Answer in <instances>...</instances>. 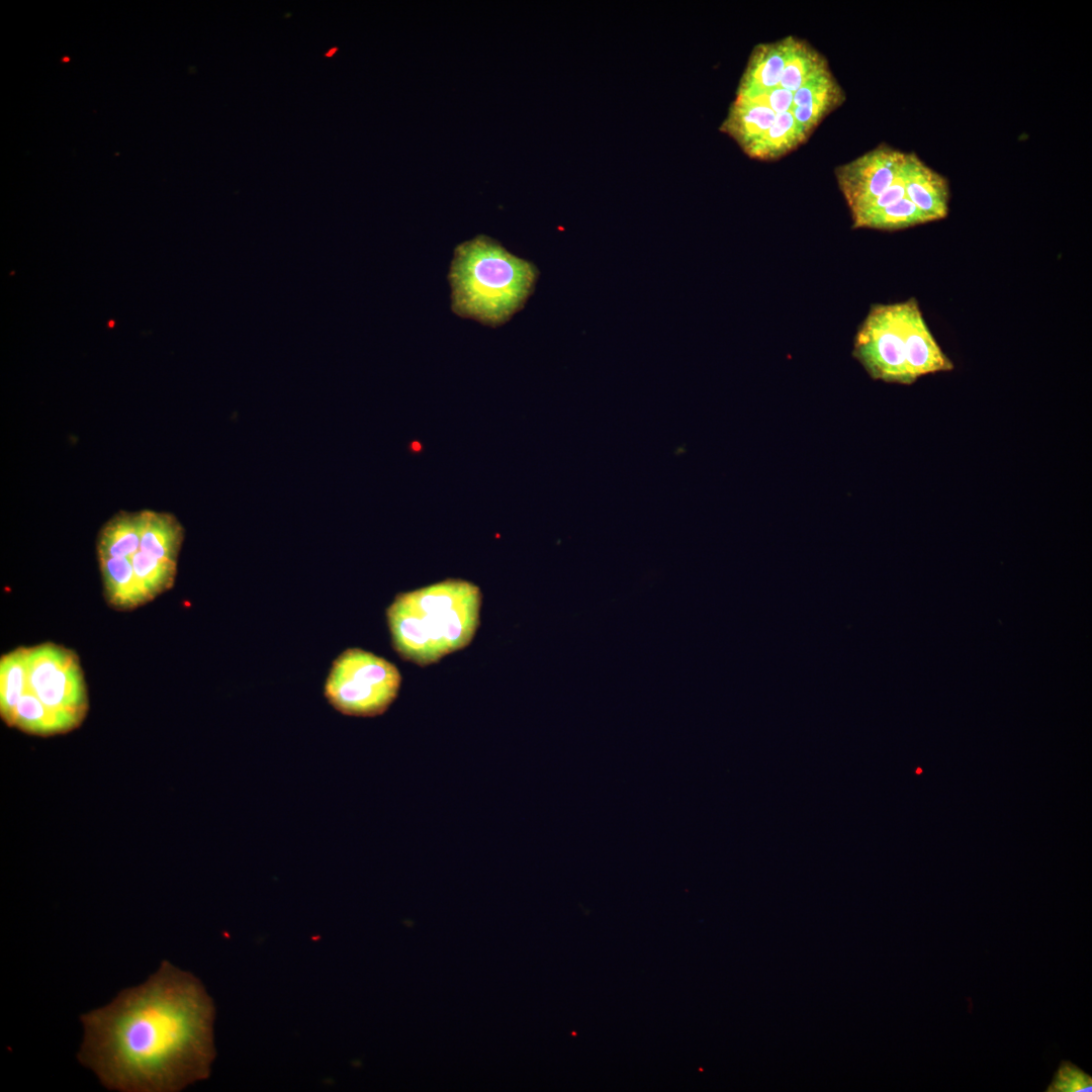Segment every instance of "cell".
Returning a JSON list of instances; mask_svg holds the SVG:
<instances>
[{"instance_id": "6da1fadb", "label": "cell", "mask_w": 1092, "mask_h": 1092, "mask_svg": "<svg viewBox=\"0 0 1092 1092\" xmlns=\"http://www.w3.org/2000/svg\"><path fill=\"white\" fill-rule=\"evenodd\" d=\"M215 1007L202 983L167 961L149 979L81 1016L78 1053L109 1090L177 1092L209 1076Z\"/></svg>"}, {"instance_id": "7a4b0ae2", "label": "cell", "mask_w": 1092, "mask_h": 1092, "mask_svg": "<svg viewBox=\"0 0 1092 1092\" xmlns=\"http://www.w3.org/2000/svg\"><path fill=\"white\" fill-rule=\"evenodd\" d=\"M481 598L477 585L462 579L398 594L386 611L394 650L426 666L466 647L479 626Z\"/></svg>"}, {"instance_id": "3957f363", "label": "cell", "mask_w": 1092, "mask_h": 1092, "mask_svg": "<svg viewBox=\"0 0 1092 1092\" xmlns=\"http://www.w3.org/2000/svg\"><path fill=\"white\" fill-rule=\"evenodd\" d=\"M537 278L535 266L480 235L458 245L449 272L451 308L462 316L496 327L525 303Z\"/></svg>"}, {"instance_id": "277c9868", "label": "cell", "mask_w": 1092, "mask_h": 1092, "mask_svg": "<svg viewBox=\"0 0 1092 1092\" xmlns=\"http://www.w3.org/2000/svg\"><path fill=\"white\" fill-rule=\"evenodd\" d=\"M401 675L395 665L371 652L350 648L333 663L325 696L339 712L373 717L395 700Z\"/></svg>"}, {"instance_id": "5b68a950", "label": "cell", "mask_w": 1092, "mask_h": 1092, "mask_svg": "<svg viewBox=\"0 0 1092 1092\" xmlns=\"http://www.w3.org/2000/svg\"><path fill=\"white\" fill-rule=\"evenodd\" d=\"M26 689L54 710L85 718L87 689L77 654L55 643L26 647Z\"/></svg>"}, {"instance_id": "8992f818", "label": "cell", "mask_w": 1092, "mask_h": 1092, "mask_svg": "<svg viewBox=\"0 0 1092 1092\" xmlns=\"http://www.w3.org/2000/svg\"><path fill=\"white\" fill-rule=\"evenodd\" d=\"M852 356L874 380L911 385L915 382L896 303L873 304L853 341Z\"/></svg>"}, {"instance_id": "52a82bcc", "label": "cell", "mask_w": 1092, "mask_h": 1092, "mask_svg": "<svg viewBox=\"0 0 1092 1092\" xmlns=\"http://www.w3.org/2000/svg\"><path fill=\"white\" fill-rule=\"evenodd\" d=\"M904 155L897 149L881 144L835 168L836 182L851 216L861 211L895 181Z\"/></svg>"}, {"instance_id": "ba28073f", "label": "cell", "mask_w": 1092, "mask_h": 1092, "mask_svg": "<svg viewBox=\"0 0 1092 1092\" xmlns=\"http://www.w3.org/2000/svg\"><path fill=\"white\" fill-rule=\"evenodd\" d=\"M896 307L906 346L907 365L914 380L953 370V362L930 332L917 300L912 297L897 302Z\"/></svg>"}, {"instance_id": "9c48e42d", "label": "cell", "mask_w": 1092, "mask_h": 1092, "mask_svg": "<svg viewBox=\"0 0 1092 1092\" xmlns=\"http://www.w3.org/2000/svg\"><path fill=\"white\" fill-rule=\"evenodd\" d=\"M901 176L906 197L931 221L947 216L950 187L943 175L926 165L915 153H905Z\"/></svg>"}, {"instance_id": "30bf717a", "label": "cell", "mask_w": 1092, "mask_h": 1092, "mask_svg": "<svg viewBox=\"0 0 1092 1092\" xmlns=\"http://www.w3.org/2000/svg\"><path fill=\"white\" fill-rule=\"evenodd\" d=\"M844 99V91L828 67L794 92L790 111L810 135L821 120L840 106Z\"/></svg>"}, {"instance_id": "8fae6325", "label": "cell", "mask_w": 1092, "mask_h": 1092, "mask_svg": "<svg viewBox=\"0 0 1092 1092\" xmlns=\"http://www.w3.org/2000/svg\"><path fill=\"white\" fill-rule=\"evenodd\" d=\"M796 36L756 44L748 59L736 96H746L779 87Z\"/></svg>"}, {"instance_id": "7c38bea8", "label": "cell", "mask_w": 1092, "mask_h": 1092, "mask_svg": "<svg viewBox=\"0 0 1092 1092\" xmlns=\"http://www.w3.org/2000/svg\"><path fill=\"white\" fill-rule=\"evenodd\" d=\"M84 719L46 706L33 693L25 690L19 699L12 727L39 736H50L77 728Z\"/></svg>"}, {"instance_id": "4fadbf2b", "label": "cell", "mask_w": 1092, "mask_h": 1092, "mask_svg": "<svg viewBox=\"0 0 1092 1092\" xmlns=\"http://www.w3.org/2000/svg\"><path fill=\"white\" fill-rule=\"evenodd\" d=\"M141 515V551L163 560L177 561L184 531L171 514L145 510Z\"/></svg>"}, {"instance_id": "5bb4252c", "label": "cell", "mask_w": 1092, "mask_h": 1092, "mask_svg": "<svg viewBox=\"0 0 1092 1092\" xmlns=\"http://www.w3.org/2000/svg\"><path fill=\"white\" fill-rule=\"evenodd\" d=\"M776 116L777 113L766 106L735 98L721 124V131L730 135L746 154L771 126Z\"/></svg>"}, {"instance_id": "9a60e30c", "label": "cell", "mask_w": 1092, "mask_h": 1092, "mask_svg": "<svg viewBox=\"0 0 1092 1092\" xmlns=\"http://www.w3.org/2000/svg\"><path fill=\"white\" fill-rule=\"evenodd\" d=\"M104 596L117 610H132L147 603L128 558H98Z\"/></svg>"}, {"instance_id": "2e32d148", "label": "cell", "mask_w": 1092, "mask_h": 1092, "mask_svg": "<svg viewBox=\"0 0 1092 1092\" xmlns=\"http://www.w3.org/2000/svg\"><path fill=\"white\" fill-rule=\"evenodd\" d=\"M141 515L121 512L101 529L97 539L98 558H128L140 549Z\"/></svg>"}, {"instance_id": "e0dca14e", "label": "cell", "mask_w": 1092, "mask_h": 1092, "mask_svg": "<svg viewBox=\"0 0 1092 1092\" xmlns=\"http://www.w3.org/2000/svg\"><path fill=\"white\" fill-rule=\"evenodd\" d=\"M809 135L800 126L792 112L778 113L771 126L747 151L752 159L770 161L779 159L803 144Z\"/></svg>"}, {"instance_id": "ac0fdd59", "label": "cell", "mask_w": 1092, "mask_h": 1092, "mask_svg": "<svg viewBox=\"0 0 1092 1092\" xmlns=\"http://www.w3.org/2000/svg\"><path fill=\"white\" fill-rule=\"evenodd\" d=\"M26 690V647H17L0 660V714L12 727L19 699Z\"/></svg>"}, {"instance_id": "d6986e66", "label": "cell", "mask_w": 1092, "mask_h": 1092, "mask_svg": "<svg viewBox=\"0 0 1092 1092\" xmlns=\"http://www.w3.org/2000/svg\"><path fill=\"white\" fill-rule=\"evenodd\" d=\"M852 219L853 229L895 232L932 222L906 196L882 209L860 214Z\"/></svg>"}, {"instance_id": "ffe728a7", "label": "cell", "mask_w": 1092, "mask_h": 1092, "mask_svg": "<svg viewBox=\"0 0 1092 1092\" xmlns=\"http://www.w3.org/2000/svg\"><path fill=\"white\" fill-rule=\"evenodd\" d=\"M130 561L147 603L173 586L177 562L163 560L141 550L132 555Z\"/></svg>"}, {"instance_id": "44dd1931", "label": "cell", "mask_w": 1092, "mask_h": 1092, "mask_svg": "<svg viewBox=\"0 0 1092 1092\" xmlns=\"http://www.w3.org/2000/svg\"><path fill=\"white\" fill-rule=\"evenodd\" d=\"M826 68H828V62L825 57L806 40L796 37L779 87L795 92Z\"/></svg>"}, {"instance_id": "7402d4cb", "label": "cell", "mask_w": 1092, "mask_h": 1092, "mask_svg": "<svg viewBox=\"0 0 1092 1092\" xmlns=\"http://www.w3.org/2000/svg\"><path fill=\"white\" fill-rule=\"evenodd\" d=\"M1048 1092H1091L1092 1078L1069 1061H1063L1049 1085Z\"/></svg>"}, {"instance_id": "603a6c76", "label": "cell", "mask_w": 1092, "mask_h": 1092, "mask_svg": "<svg viewBox=\"0 0 1092 1092\" xmlns=\"http://www.w3.org/2000/svg\"><path fill=\"white\" fill-rule=\"evenodd\" d=\"M793 95L794 92L777 87L751 95L736 96V98L745 99L766 106L778 114L791 110L793 105Z\"/></svg>"}, {"instance_id": "cb8c5ba5", "label": "cell", "mask_w": 1092, "mask_h": 1092, "mask_svg": "<svg viewBox=\"0 0 1092 1092\" xmlns=\"http://www.w3.org/2000/svg\"><path fill=\"white\" fill-rule=\"evenodd\" d=\"M905 196V187L900 170V173L895 179V181L884 192L877 196L870 204H868L861 211L852 215L851 218H854L863 213L873 212L887 207L904 198Z\"/></svg>"}]
</instances>
